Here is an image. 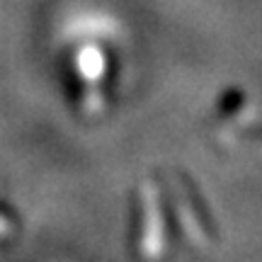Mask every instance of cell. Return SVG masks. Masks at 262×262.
Wrapping results in <instances>:
<instances>
[{
	"label": "cell",
	"mask_w": 262,
	"mask_h": 262,
	"mask_svg": "<svg viewBox=\"0 0 262 262\" xmlns=\"http://www.w3.org/2000/svg\"><path fill=\"white\" fill-rule=\"evenodd\" d=\"M63 37V71L73 88L75 102L85 114H102L112 100L117 61V29L104 19L90 17L75 22Z\"/></svg>",
	"instance_id": "6da1fadb"
}]
</instances>
